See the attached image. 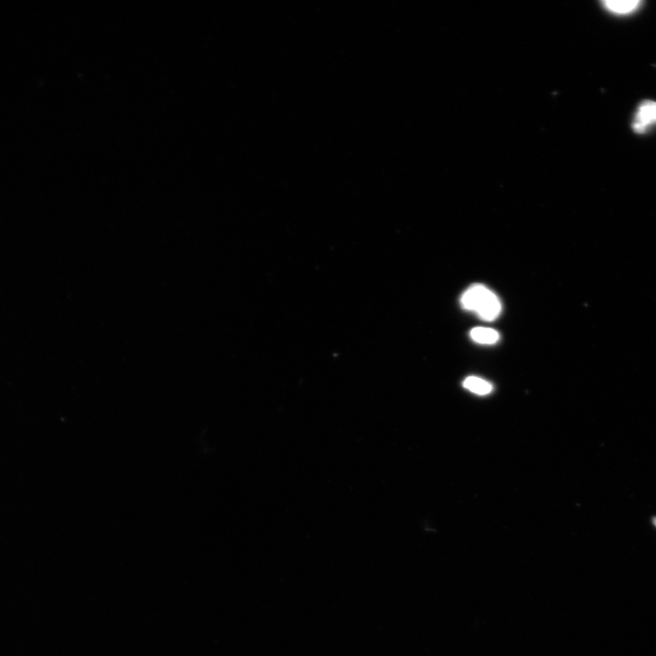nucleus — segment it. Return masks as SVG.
<instances>
[{"label": "nucleus", "mask_w": 656, "mask_h": 656, "mask_svg": "<svg viewBox=\"0 0 656 656\" xmlns=\"http://www.w3.org/2000/svg\"><path fill=\"white\" fill-rule=\"evenodd\" d=\"M460 304L467 311L476 312L485 321L496 319L502 312L498 297L484 285H475L461 296Z\"/></svg>", "instance_id": "1"}, {"label": "nucleus", "mask_w": 656, "mask_h": 656, "mask_svg": "<svg viewBox=\"0 0 656 656\" xmlns=\"http://www.w3.org/2000/svg\"><path fill=\"white\" fill-rule=\"evenodd\" d=\"M654 124H656V103L651 101L642 103L633 125L634 132L642 134Z\"/></svg>", "instance_id": "2"}, {"label": "nucleus", "mask_w": 656, "mask_h": 656, "mask_svg": "<svg viewBox=\"0 0 656 656\" xmlns=\"http://www.w3.org/2000/svg\"><path fill=\"white\" fill-rule=\"evenodd\" d=\"M603 5L610 13L624 15L635 12L641 5V2H638V0H622V2L610 0V2H604Z\"/></svg>", "instance_id": "3"}, {"label": "nucleus", "mask_w": 656, "mask_h": 656, "mask_svg": "<svg viewBox=\"0 0 656 656\" xmlns=\"http://www.w3.org/2000/svg\"><path fill=\"white\" fill-rule=\"evenodd\" d=\"M463 387L468 392L482 396L490 394L494 390L490 383L477 377L467 378L463 383Z\"/></svg>", "instance_id": "4"}, {"label": "nucleus", "mask_w": 656, "mask_h": 656, "mask_svg": "<svg viewBox=\"0 0 656 656\" xmlns=\"http://www.w3.org/2000/svg\"><path fill=\"white\" fill-rule=\"evenodd\" d=\"M470 336L474 341L484 345L495 344L500 338L499 333L489 328H476L471 331Z\"/></svg>", "instance_id": "5"}, {"label": "nucleus", "mask_w": 656, "mask_h": 656, "mask_svg": "<svg viewBox=\"0 0 656 656\" xmlns=\"http://www.w3.org/2000/svg\"><path fill=\"white\" fill-rule=\"evenodd\" d=\"M653 525L656 527V518L652 520Z\"/></svg>", "instance_id": "6"}]
</instances>
